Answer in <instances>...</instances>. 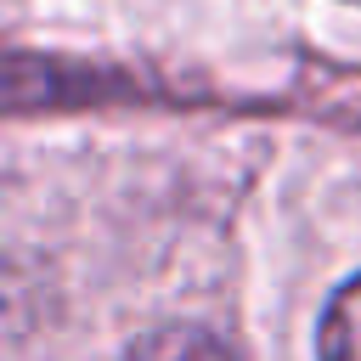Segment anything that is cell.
Wrapping results in <instances>:
<instances>
[{
    "instance_id": "2",
    "label": "cell",
    "mask_w": 361,
    "mask_h": 361,
    "mask_svg": "<svg viewBox=\"0 0 361 361\" xmlns=\"http://www.w3.org/2000/svg\"><path fill=\"white\" fill-rule=\"evenodd\" d=\"M124 361H231V350L203 327H164V333L141 338Z\"/></svg>"
},
{
    "instance_id": "1",
    "label": "cell",
    "mask_w": 361,
    "mask_h": 361,
    "mask_svg": "<svg viewBox=\"0 0 361 361\" xmlns=\"http://www.w3.org/2000/svg\"><path fill=\"white\" fill-rule=\"evenodd\" d=\"M316 350H322V361H361V276L333 293Z\"/></svg>"
}]
</instances>
